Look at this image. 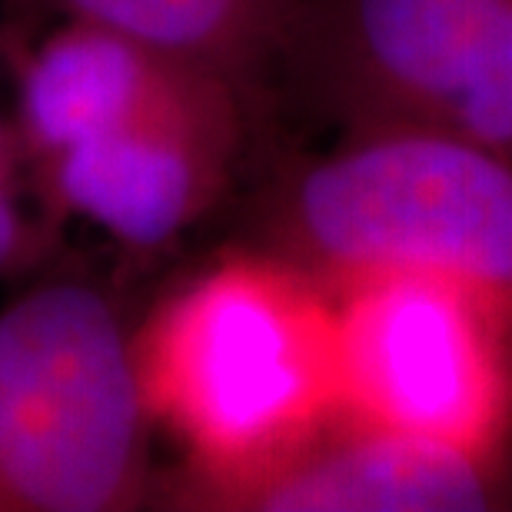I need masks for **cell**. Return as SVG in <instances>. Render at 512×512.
Here are the masks:
<instances>
[{
    "mask_svg": "<svg viewBox=\"0 0 512 512\" xmlns=\"http://www.w3.org/2000/svg\"><path fill=\"white\" fill-rule=\"evenodd\" d=\"M133 360L153 429L180 449V466L160 473L157 509H193L343 406L333 290L247 243L137 316Z\"/></svg>",
    "mask_w": 512,
    "mask_h": 512,
    "instance_id": "7a4b0ae2",
    "label": "cell"
},
{
    "mask_svg": "<svg viewBox=\"0 0 512 512\" xmlns=\"http://www.w3.org/2000/svg\"><path fill=\"white\" fill-rule=\"evenodd\" d=\"M270 104L330 137L416 130L512 160V0H300Z\"/></svg>",
    "mask_w": 512,
    "mask_h": 512,
    "instance_id": "5b68a950",
    "label": "cell"
},
{
    "mask_svg": "<svg viewBox=\"0 0 512 512\" xmlns=\"http://www.w3.org/2000/svg\"><path fill=\"white\" fill-rule=\"evenodd\" d=\"M54 230L40 217L7 117H0V280L20 276L50 250Z\"/></svg>",
    "mask_w": 512,
    "mask_h": 512,
    "instance_id": "9c48e42d",
    "label": "cell"
},
{
    "mask_svg": "<svg viewBox=\"0 0 512 512\" xmlns=\"http://www.w3.org/2000/svg\"><path fill=\"white\" fill-rule=\"evenodd\" d=\"M27 187L50 230L87 223L127 256L173 250L230 207L273 114L230 77L114 27L57 17L7 34Z\"/></svg>",
    "mask_w": 512,
    "mask_h": 512,
    "instance_id": "6da1fadb",
    "label": "cell"
},
{
    "mask_svg": "<svg viewBox=\"0 0 512 512\" xmlns=\"http://www.w3.org/2000/svg\"><path fill=\"white\" fill-rule=\"evenodd\" d=\"M340 403L356 416L499 449L512 423V323L429 273H366L333 286Z\"/></svg>",
    "mask_w": 512,
    "mask_h": 512,
    "instance_id": "8992f818",
    "label": "cell"
},
{
    "mask_svg": "<svg viewBox=\"0 0 512 512\" xmlns=\"http://www.w3.org/2000/svg\"><path fill=\"white\" fill-rule=\"evenodd\" d=\"M133 323L114 286L80 273L0 306V512L157 506Z\"/></svg>",
    "mask_w": 512,
    "mask_h": 512,
    "instance_id": "277c9868",
    "label": "cell"
},
{
    "mask_svg": "<svg viewBox=\"0 0 512 512\" xmlns=\"http://www.w3.org/2000/svg\"><path fill=\"white\" fill-rule=\"evenodd\" d=\"M300 0H44L57 17L114 27L217 70L273 114L270 77Z\"/></svg>",
    "mask_w": 512,
    "mask_h": 512,
    "instance_id": "ba28073f",
    "label": "cell"
},
{
    "mask_svg": "<svg viewBox=\"0 0 512 512\" xmlns=\"http://www.w3.org/2000/svg\"><path fill=\"white\" fill-rule=\"evenodd\" d=\"M499 449L409 433L346 406L190 512H489L512 506Z\"/></svg>",
    "mask_w": 512,
    "mask_h": 512,
    "instance_id": "52a82bcc",
    "label": "cell"
},
{
    "mask_svg": "<svg viewBox=\"0 0 512 512\" xmlns=\"http://www.w3.org/2000/svg\"><path fill=\"white\" fill-rule=\"evenodd\" d=\"M237 243L340 286L366 273H429L512 323V160L416 130L270 147L243 183Z\"/></svg>",
    "mask_w": 512,
    "mask_h": 512,
    "instance_id": "3957f363",
    "label": "cell"
}]
</instances>
